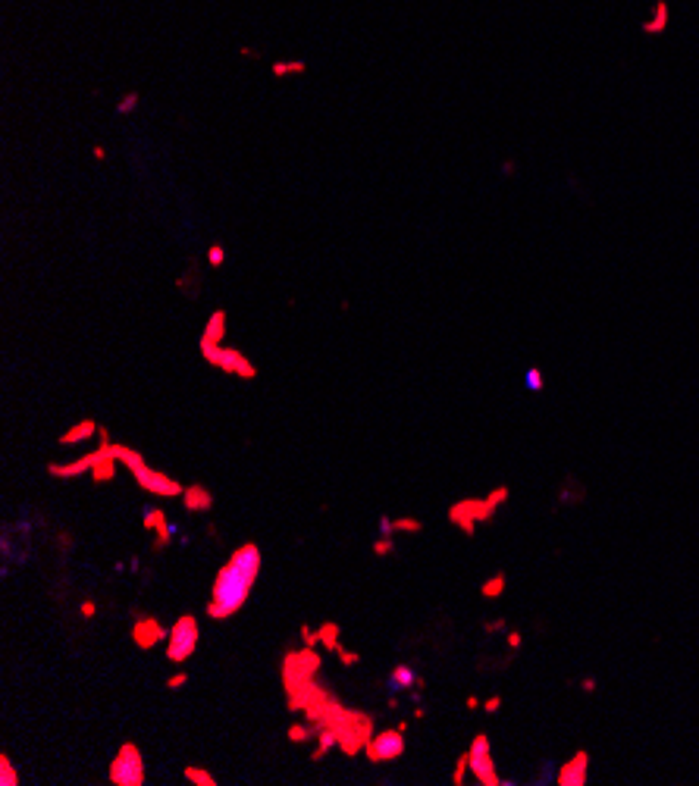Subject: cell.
<instances>
[{"mask_svg":"<svg viewBox=\"0 0 699 786\" xmlns=\"http://www.w3.org/2000/svg\"><path fill=\"white\" fill-rule=\"evenodd\" d=\"M261 573V548L254 542H245L232 552V557L217 570L214 586H210V602H207V617L226 620L232 614H239L245 608L254 580Z\"/></svg>","mask_w":699,"mask_h":786,"instance_id":"1","label":"cell"},{"mask_svg":"<svg viewBox=\"0 0 699 786\" xmlns=\"http://www.w3.org/2000/svg\"><path fill=\"white\" fill-rule=\"evenodd\" d=\"M317 727H329L336 733V740H339V749L345 755H355V752H361L367 745V740H371L373 720L367 718V714L348 711V708H342L339 702H333L323 711V718L317 720Z\"/></svg>","mask_w":699,"mask_h":786,"instance_id":"2","label":"cell"},{"mask_svg":"<svg viewBox=\"0 0 699 786\" xmlns=\"http://www.w3.org/2000/svg\"><path fill=\"white\" fill-rule=\"evenodd\" d=\"M110 783L113 786H145V755L135 743L120 745L116 758L110 761Z\"/></svg>","mask_w":699,"mask_h":786,"instance_id":"3","label":"cell"},{"mask_svg":"<svg viewBox=\"0 0 699 786\" xmlns=\"http://www.w3.org/2000/svg\"><path fill=\"white\" fill-rule=\"evenodd\" d=\"M198 639H201V630H198V620H195V614H182L176 624L170 627L167 658H170L172 664L188 661V658L195 655V649H198Z\"/></svg>","mask_w":699,"mask_h":786,"instance_id":"4","label":"cell"},{"mask_svg":"<svg viewBox=\"0 0 699 786\" xmlns=\"http://www.w3.org/2000/svg\"><path fill=\"white\" fill-rule=\"evenodd\" d=\"M320 674V655L314 649L292 651L282 664V680H286V693H295L304 683H314V677Z\"/></svg>","mask_w":699,"mask_h":786,"instance_id":"5","label":"cell"},{"mask_svg":"<svg viewBox=\"0 0 699 786\" xmlns=\"http://www.w3.org/2000/svg\"><path fill=\"white\" fill-rule=\"evenodd\" d=\"M405 752V730L392 727V730H380L376 736H371L364 745V755L371 758V765H383V761H395Z\"/></svg>","mask_w":699,"mask_h":786,"instance_id":"6","label":"cell"},{"mask_svg":"<svg viewBox=\"0 0 699 786\" xmlns=\"http://www.w3.org/2000/svg\"><path fill=\"white\" fill-rule=\"evenodd\" d=\"M201 351H204V357H207V364L219 367L223 373H235V376H242V379H254L257 376V370L245 360V355H239V351H232V348H219L214 342H201Z\"/></svg>","mask_w":699,"mask_h":786,"instance_id":"7","label":"cell"},{"mask_svg":"<svg viewBox=\"0 0 699 786\" xmlns=\"http://www.w3.org/2000/svg\"><path fill=\"white\" fill-rule=\"evenodd\" d=\"M132 476H135V483L141 486V489L157 495V498H179V495H185L182 483H176V479L160 473V470L147 467V463H141L138 470H132Z\"/></svg>","mask_w":699,"mask_h":786,"instance_id":"8","label":"cell"},{"mask_svg":"<svg viewBox=\"0 0 699 786\" xmlns=\"http://www.w3.org/2000/svg\"><path fill=\"white\" fill-rule=\"evenodd\" d=\"M467 761H470V774L477 777L483 786H496L502 783L499 774H496V765H492V755H490V740L486 736H477L470 743V752H467Z\"/></svg>","mask_w":699,"mask_h":786,"instance_id":"9","label":"cell"},{"mask_svg":"<svg viewBox=\"0 0 699 786\" xmlns=\"http://www.w3.org/2000/svg\"><path fill=\"white\" fill-rule=\"evenodd\" d=\"M492 510H496V505H492L490 498H486V501H458V505L449 510V517L461 526V530L467 533V536H474L477 520H486V517H492Z\"/></svg>","mask_w":699,"mask_h":786,"instance_id":"10","label":"cell"},{"mask_svg":"<svg viewBox=\"0 0 699 786\" xmlns=\"http://www.w3.org/2000/svg\"><path fill=\"white\" fill-rule=\"evenodd\" d=\"M167 636V630L160 627V620L157 617H141L135 620V630H132V639H135V646L138 649H154L157 642Z\"/></svg>","mask_w":699,"mask_h":786,"instance_id":"11","label":"cell"},{"mask_svg":"<svg viewBox=\"0 0 699 786\" xmlns=\"http://www.w3.org/2000/svg\"><path fill=\"white\" fill-rule=\"evenodd\" d=\"M94 467V454H85L73 463H47V473L57 476V479H73V476H82V473H91Z\"/></svg>","mask_w":699,"mask_h":786,"instance_id":"12","label":"cell"},{"mask_svg":"<svg viewBox=\"0 0 699 786\" xmlns=\"http://www.w3.org/2000/svg\"><path fill=\"white\" fill-rule=\"evenodd\" d=\"M559 783L561 786H580L586 783V752H577L574 758L559 771Z\"/></svg>","mask_w":699,"mask_h":786,"instance_id":"13","label":"cell"},{"mask_svg":"<svg viewBox=\"0 0 699 786\" xmlns=\"http://www.w3.org/2000/svg\"><path fill=\"white\" fill-rule=\"evenodd\" d=\"M420 683V677H418V671H414L411 664H395L392 667V674H389V689H414Z\"/></svg>","mask_w":699,"mask_h":786,"instance_id":"14","label":"cell"},{"mask_svg":"<svg viewBox=\"0 0 699 786\" xmlns=\"http://www.w3.org/2000/svg\"><path fill=\"white\" fill-rule=\"evenodd\" d=\"M145 526H147V530H157V548L167 545L170 536L176 533V526L167 523V517H163L160 510H147V514H145Z\"/></svg>","mask_w":699,"mask_h":786,"instance_id":"15","label":"cell"},{"mask_svg":"<svg viewBox=\"0 0 699 786\" xmlns=\"http://www.w3.org/2000/svg\"><path fill=\"white\" fill-rule=\"evenodd\" d=\"M94 432H100L98 423H94V420H82V423H76L69 432H63L60 445H78V442H85V439H91Z\"/></svg>","mask_w":699,"mask_h":786,"instance_id":"16","label":"cell"},{"mask_svg":"<svg viewBox=\"0 0 699 786\" xmlns=\"http://www.w3.org/2000/svg\"><path fill=\"white\" fill-rule=\"evenodd\" d=\"M182 501H185V510H207L210 505H214V495H210L204 486H192V489H185L182 495Z\"/></svg>","mask_w":699,"mask_h":786,"instance_id":"17","label":"cell"},{"mask_svg":"<svg viewBox=\"0 0 699 786\" xmlns=\"http://www.w3.org/2000/svg\"><path fill=\"white\" fill-rule=\"evenodd\" d=\"M110 454H113L120 463H125V467H129V473L145 463V454H138L135 448H125V445H113V442H110Z\"/></svg>","mask_w":699,"mask_h":786,"instance_id":"18","label":"cell"},{"mask_svg":"<svg viewBox=\"0 0 699 786\" xmlns=\"http://www.w3.org/2000/svg\"><path fill=\"white\" fill-rule=\"evenodd\" d=\"M317 733H320V740H317V749H314V761H320L333 745H339V740H336V733L329 727H320Z\"/></svg>","mask_w":699,"mask_h":786,"instance_id":"19","label":"cell"},{"mask_svg":"<svg viewBox=\"0 0 699 786\" xmlns=\"http://www.w3.org/2000/svg\"><path fill=\"white\" fill-rule=\"evenodd\" d=\"M223 326H226V313L219 310V313H214V317H210V323H207V335H204V342H219L223 339Z\"/></svg>","mask_w":699,"mask_h":786,"instance_id":"20","label":"cell"},{"mask_svg":"<svg viewBox=\"0 0 699 786\" xmlns=\"http://www.w3.org/2000/svg\"><path fill=\"white\" fill-rule=\"evenodd\" d=\"M185 780H192L195 786H217L214 774L204 771V767H185Z\"/></svg>","mask_w":699,"mask_h":786,"instance_id":"21","label":"cell"},{"mask_svg":"<svg viewBox=\"0 0 699 786\" xmlns=\"http://www.w3.org/2000/svg\"><path fill=\"white\" fill-rule=\"evenodd\" d=\"M320 646H326V649H339V627L336 624H323L320 627Z\"/></svg>","mask_w":699,"mask_h":786,"instance_id":"22","label":"cell"},{"mask_svg":"<svg viewBox=\"0 0 699 786\" xmlns=\"http://www.w3.org/2000/svg\"><path fill=\"white\" fill-rule=\"evenodd\" d=\"M0 783H4V786H16V783H19V774H16V767L10 765V758H6V755H0Z\"/></svg>","mask_w":699,"mask_h":786,"instance_id":"23","label":"cell"},{"mask_svg":"<svg viewBox=\"0 0 699 786\" xmlns=\"http://www.w3.org/2000/svg\"><path fill=\"white\" fill-rule=\"evenodd\" d=\"M505 592V577H502V573H496V577L490 580V583L483 586V595L486 599H496V595H502Z\"/></svg>","mask_w":699,"mask_h":786,"instance_id":"24","label":"cell"},{"mask_svg":"<svg viewBox=\"0 0 699 786\" xmlns=\"http://www.w3.org/2000/svg\"><path fill=\"white\" fill-rule=\"evenodd\" d=\"M311 736H314V730H308L304 724L289 727V740H292V743H304V740H311Z\"/></svg>","mask_w":699,"mask_h":786,"instance_id":"25","label":"cell"},{"mask_svg":"<svg viewBox=\"0 0 699 786\" xmlns=\"http://www.w3.org/2000/svg\"><path fill=\"white\" fill-rule=\"evenodd\" d=\"M395 530H405V533H420V530H423V523H420V520H414V517H402V520H395Z\"/></svg>","mask_w":699,"mask_h":786,"instance_id":"26","label":"cell"},{"mask_svg":"<svg viewBox=\"0 0 699 786\" xmlns=\"http://www.w3.org/2000/svg\"><path fill=\"white\" fill-rule=\"evenodd\" d=\"M336 655H339V661H342L345 667H355V664L361 661V655H358V651H348V649H342V646L336 649Z\"/></svg>","mask_w":699,"mask_h":786,"instance_id":"27","label":"cell"},{"mask_svg":"<svg viewBox=\"0 0 699 786\" xmlns=\"http://www.w3.org/2000/svg\"><path fill=\"white\" fill-rule=\"evenodd\" d=\"M467 767H470V761H467V755H461L458 758V767H455V774H452V783H465V774H467Z\"/></svg>","mask_w":699,"mask_h":786,"instance_id":"28","label":"cell"},{"mask_svg":"<svg viewBox=\"0 0 699 786\" xmlns=\"http://www.w3.org/2000/svg\"><path fill=\"white\" fill-rule=\"evenodd\" d=\"M527 389L530 392H543V373H539V370H527Z\"/></svg>","mask_w":699,"mask_h":786,"instance_id":"29","label":"cell"},{"mask_svg":"<svg viewBox=\"0 0 699 786\" xmlns=\"http://www.w3.org/2000/svg\"><path fill=\"white\" fill-rule=\"evenodd\" d=\"M380 533H383V536H392V533H395V520L383 514V517H380Z\"/></svg>","mask_w":699,"mask_h":786,"instance_id":"30","label":"cell"},{"mask_svg":"<svg viewBox=\"0 0 699 786\" xmlns=\"http://www.w3.org/2000/svg\"><path fill=\"white\" fill-rule=\"evenodd\" d=\"M392 548H395V545H392V539H389V536H386V539H380V542H373V552H376V555H389Z\"/></svg>","mask_w":699,"mask_h":786,"instance_id":"31","label":"cell"},{"mask_svg":"<svg viewBox=\"0 0 699 786\" xmlns=\"http://www.w3.org/2000/svg\"><path fill=\"white\" fill-rule=\"evenodd\" d=\"M185 680H188L185 674H176V677H170V680H167V686H170V689H182V686H185Z\"/></svg>","mask_w":699,"mask_h":786,"instance_id":"32","label":"cell"},{"mask_svg":"<svg viewBox=\"0 0 699 786\" xmlns=\"http://www.w3.org/2000/svg\"><path fill=\"white\" fill-rule=\"evenodd\" d=\"M483 708H486V711H490V714H496V711L502 708V698H499V696H492V698H490V702H486V705H483Z\"/></svg>","mask_w":699,"mask_h":786,"instance_id":"33","label":"cell"},{"mask_svg":"<svg viewBox=\"0 0 699 786\" xmlns=\"http://www.w3.org/2000/svg\"><path fill=\"white\" fill-rule=\"evenodd\" d=\"M94 611H98V604H94V602H82V617H91Z\"/></svg>","mask_w":699,"mask_h":786,"instance_id":"34","label":"cell"},{"mask_svg":"<svg viewBox=\"0 0 699 786\" xmlns=\"http://www.w3.org/2000/svg\"><path fill=\"white\" fill-rule=\"evenodd\" d=\"M210 261H214V263H223V251L214 248V251H210Z\"/></svg>","mask_w":699,"mask_h":786,"instance_id":"35","label":"cell"},{"mask_svg":"<svg viewBox=\"0 0 699 786\" xmlns=\"http://www.w3.org/2000/svg\"><path fill=\"white\" fill-rule=\"evenodd\" d=\"M508 646H512V649H517V646H521V636H517V633H512V636H508Z\"/></svg>","mask_w":699,"mask_h":786,"instance_id":"36","label":"cell"},{"mask_svg":"<svg viewBox=\"0 0 699 786\" xmlns=\"http://www.w3.org/2000/svg\"><path fill=\"white\" fill-rule=\"evenodd\" d=\"M502 627H505V624H502V620H496V624H486V630L496 633V630H502Z\"/></svg>","mask_w":699,"mask_h":786,"instance_id":"37","label":"cell"}]
</instances>
